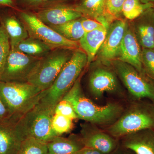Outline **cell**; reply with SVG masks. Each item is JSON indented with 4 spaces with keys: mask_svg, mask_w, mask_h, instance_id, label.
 <instances>
[{
    "mask_svg": "<svg viewBox=\"0 0 154 154\" xmlns=\"http://www.w3.org/2000/svg\"><path fill=\"white\" fill-rule=\"evenodd\" d=\"M111 65L132 99L147 100L154 104V82L140 73L133 66L121 61L114 60Z\"/></svg>",
    "mask_w": 154,
    "mask_h": 154,
    "instance_id": "52a82bcc",
    "label": "cell"
},
{
    "mask_svg": "<svg viewBox=\"0 0 154 154\" xmlns=\"http://www.w3.org/2000/svg\"><path fill=\"white\" fill-rule=\"evenodd\" d=\"M128 23L126 20L119 18L108 26L105 40L96 54L103 64L111 65L113 61L117 60Z\"/></svg>",
    "mask_w": 154,
    "mask_h": 154,
    "instance_id": "8fae6325",
    "label": "cell"
},
{
    "mask_svg": "<svg viewBox=\"0 0 154 154\" xmlns=\"http://www.w3.org/2000/svg\"><path fill=\"white\" fill-rule=\"evenodd\" d=\"M80 19L82 26L85 33L91 32L98 28L105 26L98 21L87 17H82L80 18Z\"/></svg>",
    "mask_w": 154,
    "mask_h": 154,
    "instance_id": "4dcf8cb0",
    "label": "cell"
},
{
    "mask_svg": "<svg viewBox=\"0 0 154 154\" xmlns=\"http://www.w3.org/2000/svg\"><path fill=\"white\" fill-rule=\"evenodd\" d=\"M18 119L0 121V154H18L24 140L16 128Z\"/></svg>",
    "mask_w": 154,
    "mask_h": 154,
    "instance_id": "2e32d148",
    "label": "cell"
},
{
    "mask_svg": "<svg viewBox=\"0 0 154 154\" xmlns=\"http://www.w3.org/2000/svg\"><path fill=\"white\" fill-rule=\"evenodd\" d=\"M66 1H67V0H44L42 5L40 8L43 7V6L51 5V4H54V3H63V2Z\"/></svg>",
    "mask_w": 154,
    "mask_h": 154,
    "instance_id": "8d00e7d4",
    "label": "cell"
},
{
    "mask_svg": "<svg viewBox=\"0 0 154 154\" xmlns=\"http://www.w3.org/2000/svg\"><path fill=\"white\" fill-rule=\"evenodd\" d=\"M62 99L71 104L78 119L97 126L107 127L113 124L125 110L119 103L109 102L104 105H99L88 99L83 93L81 76Z\"/></svg>",
    "mask_w": 154,
    "mask_h": 154,
    "instance_id": "6da1fadb",
    "label": "cell"
},
{
    "mask_svg": "<svg viewBox=\"0 0 154 154\" xmlns=\"http://www.w3.org/2000/svg\"><path fill=\"white\" fill-rule=\"evenodd\" d=\"M0 7L13 9H16L17 8L14 0H0Z\"/></svg>",
    "mask_w": 154,
    "mask_h": 154,
    "instance_id": "d590c367",
    "label": "cell"
},
{
    "mask_svg": "<svg viewBox=\"0 0 154 154\" xmlns=\"http://www.w3.org/2000/svg\"><path fill=\"white\" fill-rule=\"evenodd\" d=\"M39 8L34 14L40 21L48 26L62 25L83 17L74 5L64 3L51 4Z\"/></svg>",
    "mask_w": 154,
    "mask_h": 154,
    "instance_id": "4fadbf2b",
    "label": "cell"
},
{
    "mask_svg": "<svg viewBox=\"0 0 154 154\" xmlns=\"http://www.w3.org/2000/svg\"><path fill=\"white\" fill-rule=\"evenodd\" d=\"M19 18L25 25L29 36L37 38L52 48L79 49V42L69 40L40 21L35 14L26 11H19Z\"/></svg>",
    "mask_w": 154,
    "mask_h": 154,
    "instance_id": "ba28073f",
    "label": "cell"
},
{
    "mask_svg": "<svg viewBox=\"0 0 154 154\" xmlns=\"http://www.w3.org/2000/svg\"><path fill=\"white\" fill-rule=\"evenodd\" d=\"M15 118L12 116L0 96V121H6Z\"/></svg>",
    "mask_w": 154,
    "mask_h": 154,
    "instance_id": "d6a6232c",
    "label": "cell"
},
{
    "mask_svg": "<svg viewBox=\"0 0 154 154\" xmlns=\"http://www.w3.org/2000/svg\"><path fill=\"white\" fill-rule=\"evenodd\" d=\"M126 0H106V13L107 21L111 23L116 19L121 18L122 8Z\"/></svg>",
    "mask_w": 154,
    "mask_h": 154,
    "instance_id": "83f0119b",
    "label": "cell"
},
{
    "mask_svg": "<svg viewBox=\"0 0 154 154\" xmlns=\"http://www.w3.org/2000/svg\"><path fill=\"white\" fill-rule=\"evenodd\" d=\"M109 66H99L92 69L88 78V89L94 99L102 98L105 93L120 95L123 93L119 78Z\"/></svg>",
    "mask_w": 154,
    "mask_h": 154,
    "instance_id": "30bf717a",
    "label": "cell"
},
{
    "mask_svg": "<svg viewBox=\"0 0 154 154\" xmlns=\"http://www.w3.org/2000/svg\"><path fill=\"white\" fill-rule=\"evenodd\" d=\"M98 126L86 122L81 124L79 135L80 139L85 147L95 149L104 154H110L119 146V140Z\"/></svg>",
    "mask_w": 154,
    "mask_h": 154,
    "instance_id": "7c38bea8",
    "label": "cell"
},
{
    "mask_svg": "<svg viewBox=\"0 0 154 154\" xmlns=\"http://www.w3.org/2000/svg\"><path fill=\"white\" fill-rule=\"evenodd\" d=\"M141 2L143 3H154V0H140Z\"/></svg>",
    "mask_w": 154,
    "mask_h": 154,
    "instance_id": "74e56055",
    "label": "cell"
},
{
    "mask_svg": "<svg viewBox=\"0 0 154 154\" xmlns=\"http://www.w3.org/2000/svg\"><path fill=\"white\" fill-rule=\"evenodd\" d=\"M16 6L25 8H40L44 0H14Z\"/></svg>",
    "mask_w": 154,
    "mask_h": 154,
    "instance_id": "1f68e13d",
    "label": "cell"
},
{
    "mask_svg": "<svg viewBox=\"0 0 154 154\" xmlns=\"http://www.w3.org/2000/svg\"><path fill=\"white\" fill-rule=\"evenodd\" d=\"M80 18L69 21L62 25L48 26L67 39L79 42L85 33Z\"/></svg>",
    "mask_w": 154,
    "mask_h": 154,
    "instance_id": "603a6c76",
    "label": "cell"
},
{
    "mask_svg": "<svg viewBox=\"0 0 154 154\" xmlns=\"http://www.w3.org/2000/svg\"><path fill=\"white\" fill-rule=\"evenodd\" d=\"M44 94V91L28 82H0V96L17 119L37 105Z\"/></svg>",
    "mask_w": 154,
    "mask_h": 154,
    "instance_id": "277c9868",
    "label": "cell"
},
{
    "mask_svg": "<svg viewBox=\"0 0 154 154\" xmlns=\"http://www.w3.org/2000/svg\"><path fill=\"white\" fill-rule=\"evenodd\" d=\"M39 59L25 54L16 48H11L0 82H27Z\"/></svg>",
    "mask_w": 154,
    "mask_h": 154,
    "instance_id": "9c48e42d",
    "label": "cell"
},
{
    "mask_svg": "<svg viewBox=\"0 0 154 154\" xmlns=\"http://www.w3.org/2000/svg\"><path fill=\"white\" fill-rule=\"evenodd\" d=\"M75 50L64 48L53 49L39 59L28 78V82L42 91L47 90L70 59Z\"/></svg>",
    "mask_w": 154,
    "mask_h": 154,
    "instance_id": "8992f818",
    "label": "cell"
},
{
    "mask_svg": "<svg viewBox=\"0 0 154 154\" xmlns=\"http://www.w3.org/2000/svg\"><path fill=\"white\" fill-rule=\"evenodd\" d=\"M141 58L146 74L154 82V48H142Z\"/></svg>",
    "mask_w": 154,
    "mask_h": 154,
    "instance_id": "f1b7e54d",
    "label": "cell"
},
{
    "mask_svg": "<svg viewBox=\"0 0 154 154\" xmlns=\"http://www.w3.org/2000/svg\"><path fill=\"white\" fill-rule=\"evenodd\" d=\"M54 111L38 103L16 122L17 130L24 140L33 138L48 143L58 136L54 131Z\"/></svg>",
    "mask_w": 154,
    "mask_h": 154,
    "instance_id": "5b68a950",
    "label": "cell"
},
{
    "mask_svg": "<svg viewBox=\"0 0 154 154\" xmlns=\"http://www.w3.org/2000/svg\"><path fill=\"white\" fill-rule=\"evenodd\" d=\"M154 7V3H143L140 0H126L122 8V15L128 20L132 21L143 12Z\"/></svg>",
    "mask_w": 154,
    "mask_h": 154,
    "instance_id": "cb8c5ba5",
    "label": "cell"
},
{
    "mask_svg": "<svg viewBox=\"0 0 154 154\" xmlns=\"http://www.w3.org/2000/svg\"><path fill=\"white\" fill-rule=\"evenodd\" d=\"M54 113L66 116L73 120L78 119L76 114L71 104L63 99H61L56 105L54 108Z\"/></svg>",
    "mask_w": 154,
    "mask_h": 154,
    "instance_id": "f546056e",
    "label": "cell"
},
{
    "mask_svg": "<svg viewBox=\"0 0 154 154\" xmlns=\"http://www.w3.org/2000/svg\"><path fill=\"white\" fill-rule=\"evenodd\" d=\"M146 100L133 101L105 131L119 140L143 130H154V104Z\"/></svg>",
    "mask_w": 154,
    "mask_h": 154,
    "instance_id": "7a4b0ae2",
    "label": "cell"
},
{
    "mask_svg": "<svg viewBox=\"0 0 154 154\" xmlns=\"http://www.w3.org/2000/svg\"><path fill=\"white\" fill-rule=\"evenodd\" d=\"M142 48L136 37L131 25L128 23L120 46L117 60L133 66L142 74H146L142 63Z\"/></svg>",
    "mask_w": 154,
    "mask_h": 154,
    "instance_id": "5bb4252c",
    "label": "cell"
},
{
    "mask_svg": "<svg viewBox=\"0 0 154 154\" xmlns=\"http://www.w3.org/2000/svg\"><path fill=\"white\" fill-rule=\"evenodd\" d=\"M76 154H104L101 152L95 149L90 148H83L82 149L79 151Z\"/></svg>",
    "mask_w": 154,
    "mask_h": 154,
    "instance_id": "e575fe53",
    "label": "cell"
},
{
    "mask_svg": "<svg viewBox=\"0 0 154 154\" xmlns=\"http://www.w3.org/2000/svg\"><path fill=\"white\" fill-rule=\"evenodd\" d=\"M109 154H135L129 149H127L120 145L118 146L115 150Z\"/></svg>",
    "mask_w": 154,
    "mask_h": 154,
    "instance_id": "836d02e7",
    "label": "cell"
},
{
    "mask_svg": "<svg viewBox=\"0 0 154 154\" xmlns=\"http://www.w3.org/2000/svg\"><path fill=\"white\" fill-rule=\"evenodd\" d=\"M0 18L8 36L11 48L29 37L25 25L14 14L8 12L0 15Z\"/></svg>",
    "mask_w": 154,
    "mask_h": 154,
    "instance_id": "ac0fdd59",
    "label": "cell"
},
{
    "mask_svg": "<svg viewBox=\"0 0 154 154\" xmlns=\"http://www.w3.org/2000/svg\"><path fill=\"white\" fill-rule=\"evenodd\" d=\"M106 0H79L74 6L83 17L96 20L108 28L110 25L106 13Z\"/></svg>",
    "mask_w": 154,
    "mask_h": 154,
    "instance_id": "d6986e66",
    "label": "cell"
},
{
    "mask_svg": "<svg viewBox=\"0 0 154 154\" xmlns=\"http://www.w3.org/2000/svg\"><path fill=\"white\" fill-rule=\"evenodd\" d=\"M87 66L88 57L85 53L79 48L75 50L52 85L44 91V96L39 103L54 111L56 105L74 85Z\"/></svg>",
    "mask_w": 154,
    "mask_h": 154,
    "instance_id": "3957f363",
    "label": "cell"
},
{
    "mask_svg": "<svg viewBox=\"0 0 154 154\" xmlns=\"http://www.w3.org/2000/svg\"><path fill=\"white\" fill-rule=\"evenodd\" d=\"M47 154H76L85 147L79 135L58 136L47 143Z\"/></svg>",
    "mask_w": 154,
    "mask_h": 154,
    "instance_id": "44dd1931",
    "label": "cell"
},
{
    "mask_svg": "<svg viewBox=\"0 0 154 154\" xmlns=\"http://www.w3.org/2000/svg\"><path fill=\"white\" fill-rule=\"evenodd\" d=\"M11 49L8 36L0 18V79Z\"/></svg>",
    "mask_w": 154,
    "mask_h": 154,
    "instance_id": "484cf974",
    "label": "cell"
},
{
    "mask_svg": "<svg viewBox=\"0 0 154 154\" xmlns=\"http://www.w3.org/2000/svg\"><path fill=\"white\" fill-rule=\"evenodd\" d=\"M119 144L135 154H154V130H143L119 139Z\"/></svg>",
    "mask_w": 154,
    "mask_h": 154,
    "instance_id": "e0dca14e",
    "label": "cell"
},
{
    "mask_svg": "<svg viewBox=\"0 0 154 154\" xmlns=\"http://www.w3.org/2000/svg\"><path fill=\"white\" fill-rule=\"evenodd\" d=\"M131 25L141 47L154 48V7L133 20Z\"/></svg>",
    "mask_w": 154,
    "mask_h": 154,
    "instance_id": "9a60e30c",
    "label": "cell"
},
{
    "mask_svg": "<svg viewBox=\"0 0 154 154\" xmlns=\"http://www.w3.org/2000/svg\"><path fill=\"white\" fill-rule=\"evenodd\" d=\"M54 131L58 136L70 132L73 128L72 119L60 114L54 113L52 119Z\"/></svg>",
    "mask_w": 154,
    "mask_h": 154,
    "instance_id": "4316f807",
    "label": "cell"
},
{
    "mask_svg": "<svg viewBox=\"0 0 154 154\" xmlns=\"http://www.w3.org/2000/svg\"><path fill=\"white\" fill-rule=\"evenodd\" d=\"M47 143L33 138H27L22 142L18 154H47Z\"/></svg>",
    "mask_w": 154,
    "mask_h": 154,
    "instance_id": "d4e9b609",
    "label": "cell"
},
{
    "mask_svg": "<svg viewBox=\"0 0 154 154\" xmlns=\"http://www.w3.org/2000/svg\"><path fill=\"white\" fill-rule=\"evenodd\" d=\"M107 28L103 26L91 32H86L79 41V45L88 57V66L94 60L105 40Z\"/></svg>",
    "mask_w": 154,
    "mask_h": 154,
    "instance_id": "ffe728a7",
    "label": "cell"
},
{
    "mask_svg": "<svg viewBox=\"0 0 154 154\" xmlns=\"http://www.w3.org/2000/svg\"><path fill=\"white\" fill-rule=\"evenodd\" d=\"M14 48L27 55L38 58L43 57L54 49L41 40L30 36Z\"/></svg>",
    "mask_w": 154,
    "mask_h": 154,
    "instance_id": "7402d4cb",
    "label": "cell"
}]
</instances>
